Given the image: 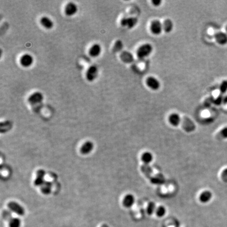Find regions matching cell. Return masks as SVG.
<instances>
[{"label": "cell", "instance_id": "cell-4", "mask_svg": "<svg viewBox=\"0 0 227 227\" xmlns=\"http://www.w3.org/2000/svg\"><path fill=\"white\" fill-rule=\"evenodd\" d=\"M33 61L34 60L33 56L29 54H23L19 59V63L24 68L30 67L33 64Z\"/></svg>", "mask_w": 227, "mask_h": 227}, {"label": "cell", "instance_id": "cell-6", "mask_svg": "<svg viewBox=\"0 0 227 227\" xmlns=\"http://www.w3.org/2000/svg\"><path fill=\"white\" fill-rule=\"evenodd\" d=\"M78 11V7L77 5L72 2L68 3L66 5L64 9V12L68 17H71L75 15Z\"/></svg>", "mask_w": 227, "mask_h": 227}, {"label": "cell", "instance_id": "cell-28", "mask_svg": "<svg viewBox=\"0 0 227 227\" xmlns=\"http://www.w3.org/2000/svg\"><path fill=\"white\" fill-rule=\"evenodd\" d=\"M162 2L161 0H153L152 1V4L155 6H158L161 4Z\"/></svg>", "mask_w": 227, "mask_h": 227}, {"label": "cell", "instance_id": "cell-18", "mask_svg": "<svg viewBox=\"0 0 227 227\" xmlns=\"http://www.w3.org/2000/svg\"><path fill=\"white\" fill-rule=\"evenodd\" d=\"M162 26H163V30H164L166 33H169L173 29L174 24L172 20L167 19H166L163 23Z\"/></svg>", "mask_w": 227, "mask_h": 227}, {"label": "cell", "instance_id": "cell-7", "mask_svg": "<svg viewBox=\"0 0 227 227\" xmlns=\"http://www.w3.org/2000/svg\"><path fill=\"white\" fill-rule=\"evenodd\" d=\"M138 19L136 17L124 18L121 20V24L123 27H126L129 29H131L137 24Z\"/></svg>", "mask_w": 227, "mask_h": 227}, {"label": "cell", "instance_id": "cell-19", "mask_svg": "<svg viewBox=\"0 0 227 227\" xmlns=\"http://www.w3.org/2000/svg\"><path fill=\"white\" fill-rule=\"evenodd\" d=\"M153 158L154 157L152 153L149 152H144L142 156V160L146 164H149L150 162H152Z\"/></svg>", "mask_w": 227, "mask_h": 227}, {"label": "cell", "instance_id": "cell-27", "mask_svg": "<svg viewBox=\"0 0 227 227\" xmlns=\"http://www.w3.org/2000/svg\"><path fill=\"white\" fill-rule=\"evenodd\" d=\"M221 135L225 138H227V127L222 128L221 131Z\"/></svg>", "mask_w": 227, "mask_h": 227}, {"label": "cell", "instance_id": "cell-2", "mask_svg": "<svg viewBox=\"0 0 227 227\" xmlns=\"http://www.w3.org/2000/svg\"><path fill=\"white\" fill-rule=\"evenodd\" d=\"M7 207L11 211L20 216H23L25 214V210L22 205L15 201L10 202L7 204Z\"/></svg>", "mask_w": 227, "mask_h": 227}, {"label": "cell", "instance_id": "cell-9", "mask_svg": "<svg viewBox=\"0 0 227 227\" xmlns=\"http://www.w3.org/2000/svg\"><path fill=\"white\" fill-rule=\"evenodd\" d=\"M146 84L150 89L156 91L160 87V83L157 78L154 77H149L146 80Z\"/></svg>", "mask_w": 227, "mask_h": 227}, {"label": "cell", "instance_id": "cell-21", "mask_svg": "<svg viewBox=\"0 0 227 227\" xmlns=\"http://www.w3.org/2000/svg\"><path fill=\"white\" fill-rule=\"evenodd\" d=\"M21 221L18 218H12L9 220V227H20Z\"/></svg>", "mask_w": 227, "mask_h": 227}, {"label": "cell", "instance_id": "cell-15", "mask_svg": "<svg viewBox=\"0 0 227 227\" xmlns=\"http://www.w3.org/2000/svg\"><path fill=\"white\" fill-rule=\"evenodd\" d=\"M216 41L220 45H225L227 43V35L223 32H219L215 35Z\"/></svg>", "mask_w": 227, "mask_h": 227}, {"label": "cell", "instance_id": "cell-20", "mask_svg": "<svg viewBox=\"0 0 227 227\" xmlns=\"http://www.w3.org/2000/svg\"><path fill=\"white\" fill-rule=\"evenodd\" d=\"M41 191L45 195H47L51 193L52 184L48 181H45L41 186Z\"/></svg>", "mask_w": 227, "mask_h": 227}, {"label": "cell", "instance_id": "cell-1", "mask_svg": "<svg viewBox=\"0 0 227 227\" xmlns=\"http://www.w3.org/2000/svg\"><path fill=\"white\" fill-rule=\"evenodd\" d=\"M153 48L150 44H145L140 46L137 51V55L138 58L143 59L148 57L152 53Z\"/></svg>", "mask_w": 227, "mask_h": 227}, {"label": "cell", "instance_id": "cell-5", "mask_svg": "<svg viewBox=\"0 0 227 227\" xmlns=\"http://www.w3.org/2000/svg\"><path fill=\"white\" fill-rule=\"evenodd\" d=\"M43 100V95L41 92H36L31 95L28 99L27 101L29 104L31 105L39 104L41 103Z\"/></svg>", "mask_w": 227, "mask_h": 227}, {"label": "cell", "instance_id": "cell-14", "mask_svg": "<svg viewBox=\"0 0 227 227\" xmlns=\"http://www.w3.org/2000/svg\"><path fill=\"white\" fill-rule=\"evenodd\" d=\"M212 197V193L209 190H205L201 193L199 196V200L202 203H207L211 200Z\"/></svg>", "mask_w": 227, "mask_h": 227}, {"label": "cell", "instance_id": "cell-26", "mask_svg": "<svg viewBox=\"0 0 227 227\" xmlns=\"http://www.w3.org/2000/svg\"><path fill=\"white\" fill-rule=\"evenodd\" d=\"M220 91L222 93H225L227 91V81H224L221 83L220 87Z\"/></svg>", "mask_w": 227, "mask_h": 227}, {"label": "cell", "instance_id": "cell-12", "mask_svg": "<svg viewBox=\"0 0 227 227\" xmlns=\"http://www.w3.org/2000/svg\"><path fill=\"white\" fill-rule=\"evenodd\" d=\"M135 202V197L132 194H128L124 198L123 205L126 208H131Z\"/></svg>", "mask_w": 227, "mask_h": 227}, {"label": "cell", "instance_id": "cell-11", "mask_svg": "<svg viewBox=\"0 0 227 227\" xmlns=\"http://www.w3.org/2000/svg\"><path fill=\"white\" fill-rule=\"evenodd\" d=\"M40 22L42 26H43L46 29H50L53 27V22L47 17H42L40 20Z\"/></svg>", "mask_w": 227, "mask_h": 227}, {"label": "cell", "instance_id": "cell-8", "mask_svg": "<svg viewBox=\"0 0 227 227\" xmlns=\"http://www.w3.org/2000/svg\"><path fill=\"white\" fill-rule=\"evenodd\" d=\"M150 28L151 32L155 35H159L163 30L162 24L158 20H155L152 21L150 25Z\"/></svg>", "mask_w": 227, "mask_h": 227}, {"label": "cell", "instance_id": "cell-22", "mask_svg": "<svg viewBox=\"0 0 227 227\" xmlns=\"http://www.w3.org/2000/svg\"><path fill=\"white\" fill-rule=\"evenodd\" d=\"M156 215H157L158 217H164L166 213V208L164 206H159L158 208H157L156 210Z\"/></svg>", "mask_w": 227, "mask_h": 227}, {"label": "cell", "instance_id": "cell-25", "mask_svg": "<svg viewBox=\"0 0 227 227\" xmlns=\"http://www.w3.org/2000/svg\"><path fill=\"white\" fill-rule=\"evenodd\" d=\"M221 176L222 180L225 182H227V168H225L222 171V172H221Z\"/></svg>", "mask_w": 227, "mask_h": 227}, {"label": "cell", "instance_id": "cell-24", "mask_svg": "<svg viewBox=\"0 0 227 227\" xmlns=\"http://www.w3.org/2000/svg\"><path fill=\"white\" fill-rule=\"evenodd\" d=\"M122 48H123V44L121 43V42L120 41H117L114 45L113 51L114 52H118L120 51Z\"/></svg>", "mask_w": 227, "mask_h": 227}, {"label": "cell", "instance_id": "cell-29", "mask_svg": "<svg viewBox=\"0 0 227 227\" xmlns=\"http://www.w3.org/2000/svg\"><path fill=\"white\" fill-rule=\"evenodd\" d=\"M101 227H109L108 225L106 224H104V225H102Z\"/></svg>", "mask_w": 227, "mask_h": 227}, {"label": "cell", "instance_id": "cell-10", "mask_svg": "<svg viewBox=\"0 0 227 227\" xmlns=\"http://www.w3.org/2000/svg\"><path fill=\"white\" fill-rule=\"evenodd\" d=\"M102 48L98 44H94L93 45L89 50V54L93 57H96L99 55L101 53Z\"/></svg>", "mask_w": 227, "mask_h": 227}, {"label": "cell", "instance_id": "cell-16", "mask_svg": "<svg viewBox=\"0 0 227 227\" xmlns=\"http://www.w3.org/2000/svg\"><path fill=\"white\" fill-rule=\"evenodd\" d=\"M93 148H94L93 143L90 141H88L83 145L82 147L80 149V152H82L83 154L86 155L91 152L92 150L93 149Z\"/></svg>", "mask_w": 227, "mask_h": 227}, {"label": "cell", "instance_id": "cell-13", "mask_svg": "<svg viewBox=\"0 0 227 227\" xmlns=\"http://www.w3.org/2000/svg\"><path fill=\"white\" fill-rule=\"evenodd\" d=\"M45 175V172L43 170H39L36 173V178L34 182V184L36 186H41L44 181V176Z\"/></svg>", "mask_w": 227, "mask_h": 227}, {"label": "cell", "instance_id": "cell-3", "mask_svg": "<svg viewBox=\"0 0 227 227\" xmlns=\"http://www.w3.org/2000/svg\"><path fill=\"white\" fill-rule=\"evenodd\" d=\"M98 74V68L96 66L92 65L88 68L86 73V78L89 82H93L96 78Z\"/></svg>", "mask_w": 227, "mask_h": 227}, {"label": "cell", "instance_id": "cell-17", "mask_svg": "<svg viewBox=\"0 0 227 227\" xmlns=\"http://www.w3.org/2000/svg\"><path fill=\"white\" fill-rule=\"evenodd\" d=\"M169 121L170 123L174 126H177L179 125L180 123L181 119L178 114L173 113L169 116Z\"/></svg>", "mask_w": 227, "mask_h": 227}, {"label": "cell", "instance_id": "cell-23", "mask_svg": "<svg viewBox=\"0 0 227 227\" xmlns=\"http://www.w3.org/2000/svg\"><path fill=\"white\" fill-rule=\"evenodd\" d=\"M156 210V205L153 202H150L148 203L147 207V213L149 215H152Z\"/></svg>", "mask_w": 227, "mask_h": 227}]
</instances>
